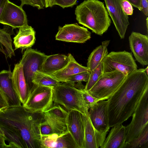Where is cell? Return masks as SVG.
I'll return each instance as SVG.
<instances>
[{"mask_svg": "<svg viewBox=\"0 0 148 148\" xmlns=\"http://www.w3.org/2000/svg\"><path fill=\"white\" fill-rule=\"evenodd\" d=\"M43 112H31L22 105L0 111V127L8 148H41L40 126Z\"/></svg>", "mask_w": 148, "mask_h": 148, "instance_id": "1", "label": "cell"}, {"mask_svg": "<svg viewBox=\"0 0 148 148\" xmlns=\"http://www.w3.org/2000/svg\"><path fill=\"white\" fill-rule=\"evenodd\" d=\"M148 75L145 69H137L126 76L108 100L109 127L122 124L132 115L146 90Z\"/></svg>", "mask_w": 148, "mask_h": 148, "instance_id": "2", "label": "cell"}, {"mask_svg": "<svg viewBox=\"0 0 148 148\" xmlns=\"http://www.w3.org/2000/svg\"><path fill=\"white\" fill-rule=\"evenodd\" d=\"M78 23L95 34L102 35L108 29L111 21L103 2L98 0H85L75 10Z\"/></svg>", "mask_w": 148, "mask_h": 148, "instance_id": "3", "label": "cell"}, {"mask_svg": "<svg viewBox=\"0 0 148 148\" xmlns=\"http://www.w3.org/2000/svg\"><path fill=\"white\" fill-rule=\"evenodd\" d=\"M60 83L53 88L54 103L62 106L67 111L74 110L87 115L89 108L84 100L82 90L84 86L77 84Z\"/></svg>", "mask_w": 148, "mask_h": 148, "instance_id": "4", "label": "cell"}, {"mask_svg": "<svg viewBox=\"0 0 148 148\" xmlns=\"http://www.w3.org/2000/svg\"><path fill=\"white\" fill-rule=\"evenodd\" d=\"M126 77L118 71L103 74L94 86L87 91L96 98L97 102L108 99L119 88Z\"/></svg>", "mask_w": 148, "mask_h": 148, "instance_id": "5", "label": "cell"}, {"mask_svg": "<svg viewBox=\"0 0 148 148\" xmlns=\"http://www.w3.org/2000/svg\"><path fill=\"white\" fill-rule=\"evenodd\" d=\"M102 64L103 74L118 71L126 76L137 69L132 54L125 51L110 52L103 59Z\"/></svg>", "mask_w": 148, "mask_h": 148, "instance_id": "6", "label": "cell"}, {"mask_svg": "<svg viewBox=\"0 0 148 148\" xmlns=\"http://www.w3.org/2000/svg\"><path fill=\"white\" fill-rule=\"evenodd\" d=\"M53 88L35 84L23 106L31 112H44L48 110L53 105Z\"/></svg>", "mask_w": 148, "mask_h": 148, "instance_id": "7", "label": "cell"}, {"mask_svg": "<svg viewBox=\"0 0 148 148\" xmlns=\"http://www.w3.org/2000/svg\"><path fill=\"white\" fill-rule=\"evenodd\" d=\"M47 56L44 53L31 48H27L19 62L22 66L29 92L35 85L32 82L34 74L37 71L42 72L43 64Z\"/></svg>", "mask_w": 148, "mask_h": 148, "instance_id": "8", "label": "cell"}, {"mask_svg": "<svg viewBox=\"0 0 148 148\" xmlns=\"http://www.w3.org/2000/svg\"><path fill=\"white\" fill-rule=\"evenodd\" d=\"M132 116L131 122L126 127V143L136 138L148 124V89L144 93Z\"/></svg>", "mask_w": 148, "mask_h": 148, "instance_id": "9", "label": "cell"}, {"mask_svg": "<svg viewBox=\"0 0 148 148\" xmlns=\"http://www.w3.org/2000/svg\"><path fill=\"white\" fill-rule=\"evenodd\" d=\"M91 32L87 29L77 23L59 26L56 35L57 40L77 43H84L91 38Z\"/></svg>", "mask_w": 148, "mask_h": 148, "instance_id": "10", "label": "cell"}, {"mask_svg": "<svg viewBox=\"0 0 148 148\" xmlns=\"http://www.w3.org/2000/svg\"><path fill=\"white\" fill-rule=\"evenodd\" d=\"M121 0H104L109 15L121 39L124 38L128 25L129 17L124 12Z\"/></svg>", "mask_w": 148, "mask_h": 148, "instance_id": "11", "label": "cell"}, {"mask_svg": "<svg viewBox=\"0 0 148 148\" xmlns=\"http://www.w3.org/2000/svg\"><path fill=\"white\" fill-rule=\"evenodd\" d=\"M0 23L10 26L13 29L28 25L27 16L22 7L9 1L0 16Z\"/></svg>", "mask_w": 148, "mask_h": 148, "instance_id": "12", "label": "cell"}, {"mask_svg": "<svg viewBox=\"0 0 148 148\" xmlns=\"http://www.w3.org/2000/svg\"><path fill=\"white\" fill-rule=\"evenodd\" d=\"M68 113L62 106L54 103L51 107L43 112L44 120L51 127L54 133L62 134L68 131Z\"/></svg>", "mask_w": 148, "mask_h": 148, "instance_id": "13", "label": "cell"}, {"mask_svg": "<svg viewBox=\"0 0 148 148\" xmlns=\"http://www.w3.org/2000/svg\"><path fill=\"white\" fill-rule=\"evenodd\" d=\"M130 49L138 62L148 64V36L133 32L129 38Z\"/></svg>", "mask_w": 148, "mask_h": 148, "instance_id": "14", "label": "cell"}, {"mask_svg": "<svg viewBox=\"0 0 148 148\" xmlns=\"http://www.w3.org/2000/svg\"><path fill=\"white\" fill-rule=\"evenodd\" d=\"M108 101H98L90 108L88 114L94 127L100 132H108L110 129L107 112Z\"/></svg>", "mask_w": 148, "mask_h": 148, "instance_id": "15", "label": "cell"}, {"mask_svg": "<svg viewBox=\"0 0 148 148\" xmlns=\"http://www.w3.org/2000/svg\"><path fill=\"white\" fill-rule=\"evenodd\" d=\"M67 126L78 148H84V127L83 115L74 110L68 111Z\"/></svg>", "mask_w": 148, "mask_h": 148, "instance_id": "16", "label": "cell"}, {"mask_svg": "<svg viewBox=\"0 0 148 148\" xmlns=\"http://www.w3.org/2000/svg\"><path fill=\"white\" fill-rule=\"evenodd\" d=\"M78 148L71 133L68 131L59 134L54 133L41 135V148Z\"/></svg>", "mask_w": 148, "mask_h": 148, "instance_id": "17", "label": "cell"}, {"mask_svg": "<svg viewBox=\"0 0 148 148\" xmlns=\"http://www.w3.org/2000/svg\"><path fill=\"white\" fill-rule=\"evenodd\" d=\"M84 127V148H98L102 145L108 132H99L93 126L89 114L83 115Z\"/></svg>", "mask_w": 148, "mask_h": 148, "instance_id": "18", "label": "cell"}, {"mask_svg": "<svg viewBox=\"0 0 148 148\" xmlns=\"http://www.w3.org/2000/svg\"><path fill=\"white\" fill-rule=\"evenodd\" d=\"M12 76V72L10 68L8 70H3L0 72V89L4 95L9 107L21 105L13 88Z\"/></svg>", "mask_w": 148, "mask_h": 148, "instance_id": "19", "label": "cell"}, {"mask_svg": "<svg viewBox=\"0 0 148 148\" xmlns=\"http://www.w3.org/2000/svg\"><path fill=\"white\" fill-rule=\"evenodd\" d=\"M12 80L13 88L23 105L26 101L29 92L24 76L22 66L20 62L15 64L12 72Z\"/></svg>", "mask_w": 148, "mask_h": 148, "instance_id": "20", "label": "cell"}, {"mask_svg": "<svg viewBox=\"0 0 148 148\" xmlns=\"http://www.w3.org/2000/svg\"><path fill=\"white\" fill-rule=\"evenodd\" d=\"M112 127L100 148H123L126 142V127L122 124Z\"/></svg>", "mask_w": 148, "mask_h": 148, "instance_id": "21", "label": "cell"}, {"mask_svg": "<svg viewBox=\"0 0 148 148\" xmlns=\"http://www.w3.org/2000/svg\"><path fill=\"white\" fill-rule=\"evenodd\" d=\"M68 55L70 57V60L64 67L51 75H48L60 82L65 83L68 78L75 74L89 71L87 67L78 63L71 54L69 53Z\"/></svg>", "mask_w": 148, "mask_h": 148, "instance_id": "22", "label": "cell"}, {"mask_svg": "<svg viewBox=\"0 0 148 148\" xmlns=\"http://www.w3.org/2000/svg\"><path fill=\"white\" fill-rule=\"evenodd\" d=\"M70 57L65 55L57 54L47 56L43 64L42 72L51 75L63 69L68 63Z\"/></svg>", "mask_w": 148, "mask_h": 148, "instance_id": "23", "label": "cell"}, {"mask_svg": "<svg viewBox=\"0 0 148 148\" xmlns=\"http://www.w3.org/2000/svg\"><path fill=\"white\" fill-rule=\"evenodd\" d=\"M35 34L34 29L28 25L20 27L18 34L13 38L15 50L31 48L35 42Z\"/></svg>", "mask_w": 148, "mask_h": 148, "instance_id": "24", "label": "cell"}, {"mask_svg": "<svg viewBox=\"0 0 148 148\" xmlns=\"http://www.w3.org/2000/svg\"><path fill=\"white\" fill-rule=\"evenodd\" d=\"M110 40L103 41L101 45L95 49L90 55L88 59L87 67L90 72L94 70L108 54L107 47Z\"/></svg>", "mask_w": 148, "mask_h": 148, "instance_id": "25", "label": "cell"}, {"mask_svg": "<svg viewBox=\"0 0 148 148\" xmlns=\"http://www.w3.org/2000/svg\"><path fill=\"white\" fill-rule=\"evenodd\" d=\"M12 34V29L9 27L0 29V52L5 55L6 58L15 56L11 36Z\"/></svg>", "mask_w": 148, "mask_h": 148, "instance_id": "26", "label": "cell"}, {"mask_svg": "<svg viewBox=\"0 0 148 148\" xmlns=\"http://www.w3.org/2000/svg\"><path fill=\"white\" fill-rule=\"evenodd\" d=\"M148 148V124L138 136L128 142H125L123 148Z\"/></svg>", "mask_w": 148, "mask_h": 148, "instance_id": "27", "label": "cell"}, {"mask_svg": "<svg viewBox=\"0 0 148 148\" xmlns=\"http://www.w3.org/2000/svg\"><path fill=\"white\" fill-rule=\"evenodd\" d=\"M33 83L38 86L53 87L60 82L50 75L39 71H36L32 80Z\"/></svg>", "mask_w": 148, "mask_h": 148, "instance_id": "28", "label": "cell"}, {"mask_svg": "<svg viewBox=\"0 0 148 148\" xmlns=\"http://www.w3.org/2000/svg\"><path fill=\"white\" fill-rule=\"evenodd\" d=\"M103 73L101 62L97 67L90 72L89 79L85 86V90L88 91L90 89L98 80Z\"/></svg>", "mask_w": 148, "mask_h": 148, "instance_id": "29", "label": "cell"}, {"mask_svg": "<svg viewBox=\"0 0 148 148\" xmlns=\"http://www.w3.org/2000/svg\"><path fill=\"white\" fill-rule=\"evenodd\" d=\"M90 74V72L89 71L76 74L68 78L65 83L74 84L76 82L82 81L87 82L89 79Z\"/></svg>", "mask_w": 148, "mask_h": 148, "instance_id": "30", "label": "cell"}, {"mask_svg": "<svg viewBox=\"0 0 148 148\" xmlns=\"http://www.w3.org/2000/svg\"><path fill=\"white\" fill-rule=\"evenodd\" d=\"M21 7L24 5H29L37 8L38 9H44L45 7V0H20Z\"/></svg>", "mask_w": 148, "mask_h": 148, "instance_id": "31", "label": "cell"}, {"mask_svg": "<svg viewBox=\"0 0 148 148\" xmlns=\"http://www.w3.org/2000/svg\"><path fill=\"white\" fill-rule=\"evenodd\" d=\"M82 95L85 103L89 109L97 102V99L91 95L84 88L82 90Z\"/></svg>", "mask_w": 148, "mask_h": 148, "instance_id": "32", "label": "cell"}, {"mask_svg": "<svg viewBox=\"0 0 148 148\" xmlns=\"http://www.w3.org/2000/svg\"><path fill=\"white\" fill-rule=\"evenodd\" d=\"M77 0H56L54 5H57L63 8L72 7L77 4Z\"/></svg>", "mask_w": 148, "mask_h": 148, "instance_id": "33", "label": "cell"}, {"mask_svg": "<svg viewBox=\"0 0 148 148\" xmlns=\"http://www.w3.org/2000/svg\"><path fill=\"white\" fill-rule=\"evenodd\" d=\"M40 132L41 135H48L54 133L51 127L44 120L41 125Z\"/></svg>", "mask_w": 148, "mask_h": 148, "instance_id": "34", "label": "cell"}, {"mask_svg": "<svg viewBox=\"0 0 148 148\" xmlns=\"http://www.w3.org/2000/svg\"><path fill=\"white\" fill-rule=\"evenodd\" d=\"M121 5L124 12L127 15H131L133 14V7L129 2L126 0H121Z\"/></svg>", "mask_w": 148, "mask_h": 148, "instance_id": "35", "label": "cell"}, {"mask_svg": "<svg viewBox=\"0 0 148 148\" xmlns=\"http://www.w3.org/2000/svg\"><path fill=\"white\" fill-rule=\"evenodd\" d=\"M9 107L6 99L2 91L0 89V111Z\"/></svg>", "mask_w": 148, "mask_h": 148, "instance_id": "36", "label": "cell"}, {"mask_svg": "<svg viewBox=\"0 0 148 148\" xmlns=\"http://www.w3.org/2000/svg\"><path fill=\"white\" fill-rule=\"evenodd\" d=\"M141 11L146 16H148V0H141Z\"/></svg>", "mask_w": 148, "mask_h": 148, "instance_id": "37", "label": "cell"}, {"mask_svg": "<svg viewBox=\"0 0 148 148\" xmlns=\"http://www.w3.org/2000/svg\"><path fill=\"white\" fill-rule=\"evenodd\" d=\"M134 7L141 11V0H126Z\"/></svg>", "mask_w": 148, "mask_h": 148, "instance_id": "38", "label": "cell"}, {"mask_svg": "<svg viewBox=\"0 0 148 148\" xmlns=\"http://www.w3.org/2000/svg\"><path fill=\"white\" fill-rule=\"evenodd\" d=\"M5 137L0 134V148H8V145L6 144L5 141Z\"/></svg>", "mask_w": 148, "mask_h": 148, "instance_id": "39", "label": "cell"}, {"mask_svg": "<svg viewBox=\"0 0 148 148\" xmlns=\"http://www.w3.org/2000/svg\"><path fill=\"white\" fill-rule=\"evenodd\" d=\"M8 0H0V17L5 6Z\"/></svg>", "mask_w": 148, "mask_h": 148, "instance_id": "40", "label": "cell"}, {"mask_svg": "<svg viewBox=\"0 0 148 148\" xmlns=\"http://www.w3.org/2000/svg\"><path fill=\"white\" fill-rule=\"evenodd\" d=\"M56 0H45V8L51 7L54 5Z\"/></svg>", "mask_w": 148, "mask_h": 148, "instance_id": "41", "label": "cell"}, {"mask_svg": "<svg viewBox=\"0 0 148 148\" xmlns=\"http://www.w3.org/2000/svg\"><path fill=\"white\" fill-rule=\"evenodd\" d=\"M0 134L3 135L4 136V134L3 132V131L1 129L0 127Z\"/></svg>", "mask_w": 148, "mask_h": 148, "instance_id": "42", "label": "cell"}, {"mask_svg": "<svg viewBox=\"0 0 148 148\" xmlns=\"http://www.w3.org/2000/svg\"><path fill=\"white\" fill-rule=\"evenodd\" d=\"M145 71L146 74L148 75V66H147V68L145 69Z\"/></svg>", "mask_w": 148, "mask_h": 148, "instance_id": "43", "label": "cell"}, {"mask_svg": "<svg viewBox=\"0 0 148 148\" xmlns=\"http://www.w3.org/2000/svg\"><path fill=\"white\" fill-rule=\"evenodd\" d=\"M146 27L147 28V32H148V18L147 17L146 19Z\"/></svg>", "mask_w": 148, "mask_h": 148, "instance_id": "44", "label": "cell"}]
</instances>
